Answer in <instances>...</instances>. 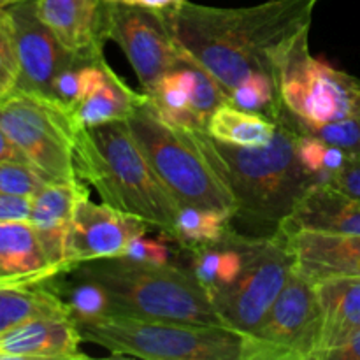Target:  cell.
<instances>
[{
    "instance_id": "1",
    "label": "cell",
    "mask_w": 360,
    "mask_h": 360,
    "mask_svg": "<svg viewBox=\"0 0 360 360\" xmlns=\"http://www.w3.org/2000/svg\"><path fill=\"white\" fill-rule=\"evenodd\" d=\"M320 2L267 0L248 7H213L186 0L165 14L186 63L202 67L231 95L250 74L273 76L276 55L311 28Z\"/></svg>"
},
{
    "instance_id": "2",
    "label": "cell",
    "mask_w": 360,
    "mask_h": 360,
    "mask_svg": "<svg viewBox=\"0 0 360 360\" xmlns=\"http://www.w3.org/2000/svg\"><path fill=\"white\" fill-rule=\"evenodd\" d=\"M273 141L266 146L239 148L218 143L207 130H193L211 164L231 186L236 199V218L264 231L278 227L290 217L302 197L319 179L301 165L295 151L297 130L285 116L281 105Z\"/></svg>"
},
{
    "instance_id": "3",
    "label": "cell",
    "mask_w": 360,
    "mask_h": 360,
    "mask_svg": "<svg viewBox=\"0 0 360 360\" xmlns=\"http://www.w3.org/2000/svg\"><path fill=\"white\" fill-rule=\"evenodd\" d=\"M74 158L79 179L97 190L102 202L174 236L178 202L158 179L129 123L79 129Z\"/></svg>"
},
{
    "instance_id": "4",
    "label": "cell",
    "mask_w": 360,
    "mask_h": 360,
    "mask_svg": "<svg viewBox=\"0 0 360 360\" xmlns=\"http://www.w3.org/2000/svg\"><path fill=\"white\" fill-rule=\"evenodd\" d=\"M70 273L102 287L111 299L112 315L227 327L190 267L109 257L81 264Z\"/></svg>"
},
{
    "instance_id": "5",
    "label": "cell",
    "mask_w": 360,
    "mask_h": 360,
    "mask_svg": "<svg viewBox=\"0 0 360 360\" xmlns=\"http://www.w3.org/2000/svg\"><path fill=\"white\" fill-rule=\"evenodd\" d=\"M86 343L112 357L146 360H243L245 334L229 327L108 315L76 322Z\"/></svg>"
},
{
    "instance_id": "6",
    "label": "cell",
    "mask_w": 360,
    "mask_h": 360,
    "mask_svg": "<svg viewBox=\"0 0 360 360\" xmlns=\"http://www.w3.org/2000/svg\"><path fill=\"white\" fill-rule=\"evenodd\" d=\"M132 136L179 207H207L236 217L231 186L217 171L193 130L165 123L150 101L127 120Z\"/></svg>"
},
{
    "instance_id": "7",
    "label": "cell",
    "mask_w": 360,
    "mask_h": 360,
    "mask_svg": "<svg viewBox=\"0 0 360 360\" xmlns=\"http://www.w3.org/2000/svg\"><path fill=\"white\" fill-rule=\"evenodd\" d=\"M278 101L295 120L313 125L360 116V81L309 53V30L295 35L274 58Z\"/></svg>"
},
{
    "instance_id": "8",
    "label": "cell",
    "mask_w": 360,
    "mask_h": 360,
    "mask_svg": "<svg viewBox=\"0 0 360 360\" xmlns=\"http://www.w3.org/2000/svg\"><path fill=\"white\" fill-rule=\"evenodd\" d=\"M0 127L48 183L79 179L74 158L79 129L62 102L16 88L0 97Z\"/></svg>"
},
{
    "instance_id": "9",
    "label": "cell",
    "mask_w": 360,
    "mask_h": 360,
    "mask_svg": "<svg viewBox=\"0 0 360 360\" xmlns=\"http://www.w3.org/2000/svg\"><path fill=\"white\" fill-rule=\"evenodd\" d=\"M294 267L283 234H246L245 262L238 278L213 297L225 326L241 334L252 333L283 290Z\"/></svg>"
},
{
    "instance_id": "10",
    "label": "cell",
    "mask_w": 360,
    "mask_h": 360,
    "mask_svg": "<svg viewBox=\"0 0 360 360\" xmlns=\"http://www.w3.org/2000/svg\"><path fill=\"white\" fill-rule=\"evenodd\" d=\"M319 347L316 285L294 267L266 316L245 334L243 360H316Z\"/></svg>"
},
{
    "instance_id": "11",
    "label": "cell",
    "mask_w": 360,
    "mask_h": 360,
    "mask_svg": "<svg viewBox=\"0 0 360 360\" xmlns=\"http://www.w3.org/2000/svg\"><path fill=\"white\" fill-rule=\"evenodd\" d=\"M108 34L125 53L144 94L171 70L188 65L169 25L165 11L127 0H105Z\"/></svg>"
},
{
    "instance_id": "12",
    "label": "cell",
    "mask_w": 360,
    "mask_h": 360,
    "mask_svg": "<svg viewBox=\"0 0 360 360\" xmlns=\"http://www.w3.org/2000/svg\"><path fill=\"white\" fill-rule=\"evenodd\" d=\"M150 225L134 214L108 204L79 200L70 224L65 252V273L90 260L122 257L127 246L148 232Z\"/></svg>"
},
{
    "instance_id": "13",
    "label": "cell",
    "mask_w": 360,
    "mask_h": 360,
    "mask_svg": "<svg viewBox=\"0 0 360 360\" xmlns=\"http://www.w3.org/2000/svg\"><path fill=\"white\" fill-rule=\"evenodd\" d=\"M20 60L18 88L51 97V83L63 69L86 62L67 51L53 32L39 20L35 0H25L9 7Z\"/></svg>"
},
{
    "instance_id": "14",
    "label": "cell",
    "mask_w": 360,
    "mask_h": 360,
    "mask_svg": "<svg viewBox=\"0 0 360 360\" xmlns=\"http://www.w3.org/2000/svg\"><path fill=\"white\" fill-rule=\"evenodd\" d=\"M35 13L74 56L86 62L104 58L109 39L105 0H35Z\"/></svg>"
},
{
    "instance_id": "15",
    "label": "cell",
    "mask_w": 360,
    "mask_h": 360,
    "mask_svg": "<svg viewBox=\"0 0 360 360\" xmlns=\"http://www.w3.org/2000/svg\"><path fill=\"white\" fill-rule=\"evenodd\" d=\"M283 236L295 269L315 283L329 278H360V234L301 231Z\"/></svg>"
},
{
    "instance_id": "16",
    "label": "cell",
    "mask_w": 360,
    "mask_h": 360,
    "mask_svg": "<svg viewBox=\"0 0 360 360\" xmlns=\"http://www.w3.org/2000/svg\"><path fill=\"white\" fill-rule=\"evenodd\" d=\"M83 336L70 316H39L13 327L0 336V360L46 359L79 360Z\"/></svg>"
},
{
    "instance_id": "17",
    "label": "cell",
    "mask_w": 360,
    "mask_h": 360,
    "mask_svg": "<svg viewBox=\"0 0 360 360\" xmlns=\"http://www.w3.org/2000/svg\"><path fill=\"white\" fill-rule=\"evenodd\" d=\"M90 197L83 179L70 183H46L41 192L32 197L28 221L37 234L39 243L53 266L65 274V252L70 224L79 200Z\"/></svg>"
},
{
    "instance_id": "18",
    "label": "cell",
    "mask_w": 360,
    "mask_h": 360,
    "mask_svg": "<svg viewBox=\"0 0 360 360\" xmlns=\"http://www.w3.org/2000/svg\"><path fill=\"white\" fill-rule=\"evenodd\" d=\"M301 231L360 234V199L341 192L330 183H319L278 227L281 234Z\"/></svg>"
},
{
    "instance_id": "19",
    "label": "cell",
    "mask_w": 360,
    "mask_h": 360,
    "mask_svg": "<svg viewBox=\"0 0 360 360\" xmlns=\"http://www.w3.org/2000/svg\"><path fill=\"white\" fill-rule=\"evenodd\" d=\"M28 220H0V285L48 283L60 276Z\"/></svg>"
},
{
    "instance_id": "20",
    "label": "cell",
    "mask_w": 360,
    "mask_h": 360,
    "mask_svg": "<svg viewBox=\"0 0 360 360\" xmlns=\"http://www.w3.org/2000/svg\"><path fill=\"white\" fill-rule=\"evenodd\" d=\"M315 285L320 304L316 360H323L360 330V278H329Z\"/></svg>"
},
{
    "instance_id": "21",
    "label": "cell",
    "mask_w": 360,
    "mask_h": 360,
    "mask_svg": "<svg viewBox=\"0 0 360 360\" xmlns=\"http://www.w3.org/2000/svg\"><path fill=\"white\" fill-rule=\"evenodd\" d=\"M148 101V95L132 90L111 67L102 63L94 83L79 102L70 109L77 129L127 122L139 105Z\"/></svg>"
},
{
    "instance_id": "22",
    "label": "cell",
    "mask_w": 360,
    "mask_h": 360,
    "mask_svg": "<svg viewBox=\"0 0 360 360\" xmlns=\"http://www.w3.org/2000/svg\"><path fill=\"white\" fill-rule=\"evenodd\" d=\"M245 238L246 234L232 231L224 241L190 248V269L200 285L210 292L211 299L231 287L238 278L245 262Z\"/></svg>"
},
{
    "instance_id": "23",
    "label": "cell",
    "mask_w": 360,
    "mask_h": 360,
    "mask_svg": "<svg viewBox=\"0 0 360 360\" xmlns=\"http://www.w3.org/2000/svg\"><path fill=\"white\" fill-rule=\"evenodd\" d=\"M39 316H70L65 299L46 283L0 285V336Z\"/></svg>"
},
{
    "instance_id": "24",
    "label": "cell",
    "mask_w": 360,
    "mask_h": 360,
    "mask_svg": "<svg viewBox=\"0 0 360 360\" xmlns=\"http://www.w3.org/2000/svg\"><path fill=\"white\" fill-rule=\"evenodd\" d=\"M276 129V120L239 109L231 102L220 105L207 123V134L214 141L239 148L266 146L273 141Z\"/></svg>"
},
{
    "instance_id": "25",
    "label": "cell",
    "mask_w": 360,
    "mask_h": 360,
    "mask_svg": "<svg viewBox=\"0 0 360 360\" xmlns=\"http://www.w3.org/2000/svg\"><path fill=\"white\" fill-rule=\"evenodd\" d=\"M146 95L153 111L165 123L185 130H204L190 109V65L165 74Z\"/></svg>"
},
{
    "instance_id": "26",
    "label": "cell",
    "mask_w": 360,
    "mask_h": 360,
    "mask_svg": "<svg viewBox=\"0 0 360 360\" xmlns=\"http://www.w3.org/2000/svg\"><path fill=\"white\" fill-rule=\"evenodd\" d=\"M234 214L207 207H179L176 218L174 239L181 248H195L202 245L224 241L232 229Z\"/></svg>"
},
{
    "instance_id": "27",
    "label": "cell",
    "mask_w": 360,
    "mask_h": 360,
    "mask_svg": "<svg viewBox=\"0 0 360 360\" xmlns=\"http://www.w3.org/2000/svg\"><path fill=\"white\" fill-rule=\"evenodd\" d=\"M229 102L239 109L260 112L269 118H274L278 108H280L276 83H274L273 76L266 72L250 74L231 91Z\"/></svg>"
},
{
    "instance_id": "28",
    "label": "cell",
    "mask_w": 360,
    "mask_h": 360,
    "mask_svg": "<svg viewBox=\"0 0 360 360\" xmlns=\"http://www.w3.org/2000/svg\"><path fill=\"white\" fill-rule=\"evenodd\" d=\"M229 102V94L202 67L190 63V109L204 130L220 105Z\"/></svg>"
},
{
    "instance_id": "29",
    "label": "cell",
    "mask_w": 360,
    "mask_h": 360,
    "mask_svg": "<svg viewBox=\"0 0 360 360\" xmlns=\"http://www.w3.org/2000/svg\"><path fill=\"white\" fill-rule=\"evenodd\" d=\"M283 112L288 122L292 123V127L299 130V132L316 136L323 143L330 144L334 148H340L348 157H354V155L360 153V116L341 120V122L336 123H326V125H313V123H302L295 120L287 109H283Z\"/></svg>"
},
{
    "instance_id": "30",
    "label": "cell",
    "mask_w": 360,
    "mask_h": 360,
    "mask_svg": "<svg viewBox=\"0 0 360 360\" xmlns=\"http://www.w3.org/2000/svg\"><path fill=\"white\" fill-rule=\"evenodd\" d=\"M63 299L69 306L70 319H74V322L112 315L111 299L94 281L77 280V283L69 288L67 297Z\"/></svg>"
},
{
    "instance_id": "31",
    "label": "cell",
    "mask_w": 360,
    "mask_h": 360,
    "mask_svg": "<svg viewBox=\"0 0 360 360\" xmlns=\"http://www.w3.org/2000/svg\"><path fill=\"white\" fill-rule=\"evenodd\" d=\"M46 179L25 162H0V195L32 199L41 192Z\"/></svg>"
},
{
    "instance_id": "32",
    "label": "cell",
    "mask_w": 360,
    "mask_h": 360,
    "mask_svg": "<svg viewBox=\"0 0 360 360\" xmlns=\"http://www.w3.org/2000/svg\"><path fill=\"white\" fill-rule=\"evenodd\" d=\"M20 83V60H18L14 25L9 11H0V97L16 90Z\"/></svg>"
},
{
    "instance_id": "33",
    "label": "cell",
    "mask_w": 360,
    "mask_h": 360,
    "mask_svg": "<svg viewBox=\"0 0 360 360\" xmlns=\"http://www.w3.org/2000/svg\"><path fill=\"white\" fill-rule=\"evenodd\" d=\"M169 241H174L169 234L160 232V236L155 239H148L146 234L134 239L122 257L136 262L146 264H171L172 262V248Z\"/></svg>"
},
{
    "instance_id": "34",
    "label": "cell",
    "mask_w": 360,
    "mask_h": 360,
    "mask_svg": "<svg viewBox=\"0 0 360 360\" xmlns=\"http://www.w3.org/2000/svg\"><path fill=\"white\" fill-rule=\"evenodd\" d=\"M329 183L341 192L360 199V153L348 157L347 164L330 178Z\"/></svg>"
},
{
    "instance_id": "35",
    "label": "cell",
    "mask_w": 360,
    "mask_h": 360,
    "mask_svg": "<svg viewBox=\"0 0 360 360\" xmlns=\"http://www.w3.org/2000/svg\"><path fill=\"white\" fill-rule=\"evenodd\" d=\"M32 199L0 195V220H28Z\"/></svg>"
},
{
    "instance_id": "36",
    "label": "cell",
    "mask_w": 360,
    "mask_h": 360,
    "mask_svg": "<svg viewBox=\"0 0 360 360\" xmlns=\"http://www.w3.org/2000/svg\"><path fill=\"white\" fill-rule=\"evenodd\" d=\"M323 360H360V330L354 334L347 343L329 352Z\"/></svg>"
},
{
    "instance_id": "37",
    "label": "cell",
    "mask_w": 360,
    "mask_h": 360,
    "mask_svg": "<svg viewBox=\"0 0 360 360\" xmlns=\"http://www.w3.org/2000/svg\"><path fill=\"white\" fill-rule=\"evenodd\" d=\"M9 160L25 162V164H28L27 158L23 157V153L14 146L13 141L7 137V134L4 132V129L0 127V162H9Z\"/></svg>"
},
{
    "instance_id": "38",
    "label": "cell",
    "mask_w": 360,
    "mask_h": 360,
    "mask_svg": "<svg viewBox=\"0 0 360 360\" xmlns=\"http://www.w3.org/2000/svg\"><path fill=\"white\" fill-rule=\"evenodd\" d=\"M127 2L136 4V6L148 7V9L169 11V9H172V7L179 6V4L186 2V0H127Z\"/></svg>"
},
{
    "instance_id": "39",
    "label": "cell",
    "mask_w": 360,
    "mask_h": 360,
    "mask_svg": "<svg viewBox=\"0 0 360 360\" xmlns=\"http://www.w3.org/2000/svg\"><path fill=\"white\" fill-rule=\"evenodd\" d=\"M25 2V0H0V11L4 9H9V7L16 6V4Z\"/></svg>"
}]
</instances>
